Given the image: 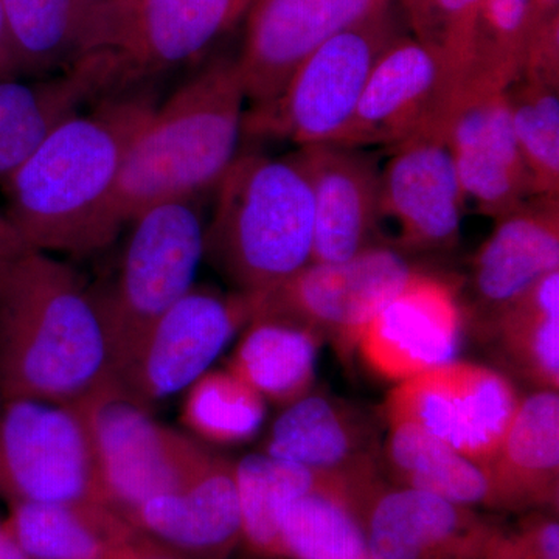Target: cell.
<instances>
[{"instance_id":"obj_32","label":"cell","mask_w":559,"mask_h":559,"mask_svg":"<svg viewBox=\"0 0 559 559\" xmlns=\"http://www.w3.org/2000/svg\"><path fill=\"white\" fill-rule=\"evenodd\" d=\"M20 73L68 66L95 0H0Z\"/></svg>"},{"instance_id":"obj_21","label":"cell","mask_w":559,"mask_h":559,"mask_svg":"<svg viewBox=\"0 0 559 559\" xmlns=\"http://www.w3.org/2000/svg\"><path fill=\"white\" fill-rule=\"evenodd\" d=\"M495 223L471 272L474 305L485 323L559 271V198L536 194Z\"/></svg>"},{"instance_id":"obj_42","label":"cell","mask_w":559,"mask_h":559,"mask_svg":"<svg viewBox=\"0 0 559 559\" xmlns=\"http://www.w3.org/2000/svg\"><path fill=\"white\" fill-rule=\"evenodd\" d=\"M401 9L406 14L407 24L411 25L414 35H417L425 20L426 10H428L429 0H400Z\"/></svg>"},{"instance_id":"obj_10","label":"cell","mask_w":559,"mask_h":559,"mask_svg":"<svg viewBox=\"0 0 559 559\" xmlns=\"http://www.w3.org/2000/svg\"><path fill=\"white\" fill-rule=\"evenodd\" d=\"M3 403L0 499L108 506L90 430L75 406L36 400Z\"/></svg>"},{"instance_id":"obj_14","label":"cell","mask_w":559,"mask_h":559,"mask_svg":"<svg viewBox=\"0 0 559 559\" xmlns=\"http://www.w3.org/2000/svg\"><path fill=\"white\" fill-rule=\"evenodd\" d=\"M389 153L381 168V219L395 224L396 249L454 248L466 200L439 116Z\"/></svg>"},{"instance_id":"obj_26","label":"cell","mask_w":559,"mask_h":559,"mask_svg":"<svg viewBox=\"0 0 559 559\" xmlns=\"http://www.w3.org/2000/svg\"><path fill=\"white\" fill-rule=\"evenodd\" d=\"M226 369L277 406L312 392L322 340L289 320H250Z\"/></svg>"},{"instance_id":"obj_34","label":"cell","mask_w":559,"mask_h":559,"mask_svg":"<svg viewBox=\"0 0 559 559\" xmlns=\"http://www.w3.org/2000/svg\"><path fill=\"white\" fill-rule=\"evenodd\" d=\"M530 33V0H481L462 76L506 91L520 75Z\"/></svg>"},{"instance_id":"obj_43","label":"cell","mask_w":559,"mask_h":559,"mask_svg":"<svg viewBox=\"0 0 559 559\" xmlns=\"http://www.w3.org/2000/svg\"><path fill=\"white\" fill-rule=\"evenodd\" d=\"M0 559H28L7 533L3 521H0Z\"/></svg>"},{"instance_id":"obj_37","label":"cell","mask_w":559,"mask_h":559,"mask_svg":"<svg viewBox=\"0 0 559 559\" xmlns=\"http://www.w3.org/2000/svg\"><path fill=\"white\" fill-rule=\"evenodd\" d=\"M109 557L110 559H186L140 532H135Z\"/></svg>"},{"instance_id":"obj_16","label":"cell","mask_w":559,"mask_h":559,"mask_svg":"<svg viewBox=\"0 0 559 559\" xmlns=\"http://www.w3.org/2000/svg\"><path fill=\"white\" fill-rule=\"evenodd\" d=\"M371 559H481L496 528L471 507L390 487L380 476L353 495Z\"/></svg>"},{"instance_id":"obj_23","label":"cell","mask_w":559,"mask_h":559,"mask_svg":"<svg viewBox=\"0 0 559 559\" xmlns=\"http://www.w3.org/2000/svg\"><path fill=\"white\" fill-rule=\"evenodd\" d=\"M487 506L500 510L558 507L559 396L538 390L522 399L498 451L484 469Z\"/></svg>"},{"instance_id":"obj_28","label":"cell","mask_w":559,"mask_h":559,"mask_svg":"<svg viewBox=\"0 0 559 559\" xmlns=\"http://www.w3.org/2000/svg\"><path fill=\"white\" fill-rule=\"evenodd\" d=\"M87 103L90 91L69 70L38 83L0 80V182Z\"/></svg>"},{"instance_id":"obj_5","label":"cell","mask_w":559,"mask_h":559,"mask_svg":"<svg viewBox=\"0 0 559 559\" xmlns=\"http://www.w3.org/2000/svg\"><path fill=\"white\" fill-rule=\"evenodd\" d=\"M253 0H95L62 70L92 103L132 92L204 57L248 14Z\"/></svg>"},{"instance_id":"obj_40","label":"cell","mask_w":559,"mask_h":559,"mask_svg":"<svg viewBox=\"0 0 559 559\" xmlns=\"http://www.w3.org/2000/svg\"><path fill=\"white\" fill-rule=\"evenodd\" d=\"M530 2H532V33L559 22V0H530Z\"/></svg>"},{"instance_id":"obj_8","label":"cell","mask_w":559,"mask_h":559,"mask_svg":"<svg viewBox=\"0 0 559 559\" xmlns=\"http://www.w3.org/2000/svg\"><path fill=\"white\" fill-rule=\"evenodd\" d=\"M72 406L90 430L106 503L127 521L146 500L187 487L218 454L162 425L114 380Z\"/></svg>"},{"instance_id":"obj_24","label":"cell","mask_w":559,"mask_h":559,"mask_svg":"<svg viewBox=\"0 0 559 559\" xmlns=\"http://www.w3.org/2000/svg\"><path fill=\"white\" fill-rule=\"evenodd\" d=\"M506 98L536 194L559 198V32L530 40Z\"/></svg>"},{"instance_id":"obj_25","label":"cell","mask_w":559,"mask_h":559,"mask_svg":"<svg viewBox=\"0 0 559 559\" xmlns=\"http://www.w3.org/2000/svg\"><path fill=\"white\" fill-rule=\"evenodd\" d=\"M3 527L28 559H106L138 532L98 502H13Z\"/></svg>"},{"instance_id":"obj_13","label":"cell","mask_w":559,"mask_h":559,"mask_svg":"<svg viewBox=\"0 0 559 559\" xmlns=\"http://www.w3.org/2000/svg\"><path fill=\"white\" fill-rule=\"evenodd\" d=\"M466 202L499 219L536 197L506 91L460 76L439 114Z\"/></svg>"},{"instance_id":"obj_22","label":"cell","mask_w":559,"mask_h":559,"mask_svg":"<svg viewBox=\"0 0 559 559\" xmlns=\"http://www.w3.org/2000/svg\"><path fill=\"white\" fill-rule=\"evenodd\" d=\"M378 448L377 432L362 411L311 392L278 415L263 454L355 480L381 473Z\"/></svg>"},{"instance_id":"obj_18","label":"cell","mask_w":559,"mask_h":559,"mask_svg":"<svg viewBox=\"0 0 559 559\" xmlns=\"http://www.w3.org/2000/svg\"><path fill=\"white\" fill-rule=\"evenodd\" d=\"M462 329L455 285L417 270L371 319L358 352L374 373L401 382L454 360Z\"/></svg>"},{"instance_id":"obj_30","label":"cell","mask_w":559,"mask_h":559,"mask_svg":"<svg viewBox=\"0 0 559 559\" xmlns=\"http://www.w3.org/2000/svg\"><path fill=\"white\" fill-rule=\"evenodd\" d=\"M385 423L384 457L400 485L459 506H487V479L476 463L415 423Z\"/></svg>"},{"instance_id":"obj_29","label":"cell","mask_w":559,"mask_h":559,"mask_svg":"<svg viewBox=\"0 0 559 559\" xmlns=\"http://www.w3.org/2000/svg\"><path fill=\"white\" fill-rule=\"evenodd\" d=\"M503 360L539 390L559 388V271L485 323Z\"/></svg>"},{"instance_id":"obj_31","label":"cell","mask_w":559,"mask_h":559,"mask_svg":"<svg viewBox=\"0 0 559 559\" xmlns=\"http://www.w3.org/2000/svg\"><path fill=\"white\" fill-rule=\"evenodd\" d=\"M325 474L263 452L235 462L241 540L253 555L285 558L280 538V513L290 499L318 487Z\"/></svg>"},{"instance_id":"obj_33","label":"cell","mask_w":559,"mask_h":559,"mask_svg":"<svg viewBox=\"0 0 559 559\" xmlns=\"http://www.w3.org/2000/svg\"><path fill=\"white\" fill-rule=\"evenodd\" d=\"M180 417L194 439L245 443L260 432L266 400L229 370H209L186 390Z\"/></svg>"},{"instance_id":"obj_44","label":"cell","mask_w":559,"mask_h":559,"mask_svg":"<svg viewBox=\"0 0 559 559\" xmlns=\"http://www.w3.org/2000/svg\"><path fill=\"white\" fill-rule=\"evenodd\" d=\"M9 263L10 261H7V263H0V283H2L3 272H5L7 266H9Z\"/></svg>"},{"instance_id":"obj_17","label":"cell","mask_w":559,"mask_h":559,"mask_svg":"<svg viewBox=\"0 0 559 559\" xmlns=\"http://www.w3.org/2000/svg\"><path fill=\"white\" fill-rule=\"evenodd\" d=\"M459 80L440 51L401 33L371 70L358 108L336 145L364 150L400 145L439 116Z\"/></svg>"},{"instance_id":"obj_12","label":"cell","mask_w":559,"mask_h":559,"mask_svg":"<svg viewBox=\"0 0 559 559\" xmlns=\"http://www.w3.org/2000/svg\"><path fill=\"white\" fill-rule=\"evenodd\" d=\"M521 400L506 374L454 359L399 382L385 400L384 417L415 423L484 469Z\"/></svg>"},{"instance_id":"obj_45","label":"cell","mask_w":559,"mask_h":559,"mask_svg":"<svg viewBox=\"0 0 559 559\" xmlns=\"http://www.w3.org/2000/svg\"><path fill=\"white\" fill-rule=\"evenodd\" d=\"M106 559H110V557L106 558Z\"/></svg>"},{"instance_id":"obj_20","label":"cell","mask_w":559,"mask_h":559,"mask_svg":"<svg viewBox=\"0 0 559 559\" xmlns=\"http://www.w3.org/2000/svg\"><path fill=\"white\" fill-rule=\"evenodd\" d=\"M128 522L186 559H226L241 543L235 462L216 454L187 487L143 502Z\"/></svg>"},{"instance_id":"obj_39","label":"cell","mask_w":559,"mask_h":559,"mask_svg":"<svg viewBox=\"0 0 559 559\" xmlns=\"http://www.w3.org/2000/svg\"><path fill=\"white\" fill-rule=\"evenodd\" d=\"M17 73L20 70H17L9 28H7L5 14H3L2 2H0V80L16 79Z\"/></svg>"},{"instance_id":"obj_3","label":"cell","mask_w":559,"mask_h":559,"mask_svg":"<svg viewBox=\"0 0 559 559\" xmlns=\"http://www.w3.org/2000/svg\"><path fill=\"white\" fill-rule=\"evenodd\" d=\"M245 100L237 61L221 58L154 108L121 167L114 202L121 227L151 205L219 186L240 156Z\"/></svg>"},{"instance_id":"obj_15","label":"cell","mask_w":559,"mask_h":559,"mask_svg":"<svg viewBox=\"0 0 559 559\" xmlns=\"http://www.w3.org/2000/svg\"><path fill=\"white\" fill-rule=\"evenodd\" d=\"M390 7L393 0H253L235 60L246 100L252 106L275 100L326 40Z\"/></svg>"},{"instance_id":"obj_11","label":"cell","mask_w":559,"mask_h":559,"mask_svg":"<svg viewBox=\"0 0 559 559\" xmlns=\"http://www.w3.org/2000/svg\"><path fill=\"white\" fill-rule=\"evenodd\" d=\"M250 320L246 294L193 286L153 323L112 380L132 403L153 412L200 380Z\"/></svg>"},{"instance_id":"obj_6","label":"cell","mask_w":559,"mask_h":559,"mask_svg":"<svg viewBox=\"0 0 559 559\" xmlns=\"http://www.w3.org/2000/svg\"><path fill=\"white\" fill-rule=\"evenodd\" d=\"M116 277L91 286L112 360V378L153 323L194 286L205 224L194 200L168 201L130 221Z\"/></svg>"},{"instance_id":"obj_4","label":"cell","mask_w":559,"mask_h":559,"mask_svg":"<svg viewBox=\"0 0 559 559\" xmlns=\"http://www.w3.org/2000/svg\"><path fill=\"white\" fill-rule=\"evenodd\" d=\"M216 191L204 259L237 293H264L311 263L314 202L296 153L238 156Z\"/></svg>"},{"instance_id":"obj_38","label":"cell","mask_w":559,"mask_h":559,"mask_svg":"<svg viewBox=\"0 0 559 559\" xmlns=\"http://www.w3.org/2000/svg\"><path fill=\"white\" fill-rule=\"evenodd\" d=\"M27 250L32 249L25 245L21 235L17 234V230L14 229L10 221L7 219V216L0 215V263H7V261L17 259V257L27 252Z\"/></svg>"},{"instance_id":"obj_1","label":"cell","mask_w":559,"mask_h":559,"mask_svg":"<svg viewBox=\"0 0 559 559\" xmlns=\"http://www.w3.org/2000/svg\"><path fill=\"white\" fill-rule=\"evenodd\" d=\"M146 91L95 103L2 180L7 219L32 250L90 257L123 229L114 210L132 140L156 108Z\"/></svg>"},{"instance_id":"obj_7","label":"cell","mask_w":559,"mask_h":559,"mask_svg":"<svg viewBox=\"0 0 559 559\" xmlns=\"http://www.w3.org/2000/svg\"><path fill=\"white\" fill-rule=\"evenodd\" d=\"M393 7L352 25L301 62L275 100L245 112L242 135L301 146L341 142L371 70L401 35Z\"/></svg>"},{"instance_id":"obj_2","label":"cell","mask_w":559,"mask_h":559,"mask_svg":"<svg viewBox=\"0 0 559 559\" xmlns=\"http://www.w3.org/2000/svg\"><path fill=\"white\" fill-rule=\"evenodd\" d=\"M112 380L91 286L70 264L27 250L0 283V395L72 404Z\"/></svg>"},{"instance_id":"obj_19","label":"cell","mask_w":559,"mask_h":559,"mask_svg":"<svg viewBox=\"0 0 559 559\" xmlns=\"http://www.w3.org/2000/svg\"><path fill=\"white\" fill-rule=\"evenodd\" d=\"M307 173L314 202L311 263H340L382 237L380 160L364 148L325 145L294 151Z\"/></svg>"},{"instance_id":"obj_41","label":"cell","mask_w":559,"mask_h":559,"mask_svg":"<svg viewBox=\"0 0 559 559\" xmlns=\"http://www.w3.org/2000/svg\"><path fill=\"white\" fill-rule=\"evenodd\" d=\"M481 559H522L520 555L514 551L513 547L507 539L503 533L496 530L495 535L489 539L487 549H485Z\"/></svg>"},{"instance_id":"obj_36","label":"cell","mask_w":559,"mask_h":559,"mask_svg":"<svg viewBox=\"0 0 559 559\" xmlns=\"http://www.w3.org/2000/svg\"><path fill=\"white\" fill-rule=\"evenodd\" d=\"M506 536L522 559H559V524L554 518L532 514Z\"/></svg>"},{"instance_id":"obj_27","label":"cell","mask_w":559,"mask_h":559,"mask_svg":"<svg viewBox=\"0 0 559 559\" xmlns=\"http://www.w3.org/2000/svg\"><path fill=\"white\" fill-rule=\"evenodd\" d=\"M352 489V480L325 474L318 487L290 499L280 513L283 557L371 559Z\"/></svg>"},{"instance_id":"obj_35","label":"cell","mask_w":559,"mask_h":559,"mask_svg":"<svg viewBox=\"0 0 559 559\" xmlns=\"http://www.w3.org/2000/svg\"><path fill=\"white\" fill-rule=\"evenodd\" d=\"M480 5L481 0H429L421 27L414 35L440 51L459 76L468 66Z\"/></svg>"},{"instance_id":"obj_9","label":"cell","mask_w":559,"mask_h":559,"mask_svg":"<svg viewBox=\"0 0 559 559\" xmlns=\"http://www.w3.org/2000/svg\"><path fill=\"white\" fill-rule=\"evenodd\" d=\"M415 271L389 245L340 263H310L274 288L249 296L252 320H289L330 341L342 359H349L371 319Z\"/></svg>"}]
</instances>
